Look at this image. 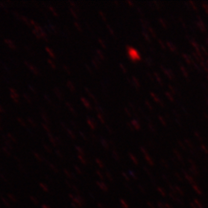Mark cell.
Instances as JSON below:
<instances>
[{
	"label": "cell",
	"mask_w": 208,
	"mask_h": 208,
	"mask_svg": "<svg viewBox=\"0 0 208 208\" xmlns=\"http://www.w3.org/2000/svg\"><path fill=\"white\" fill-rule=\"evenodd\" d=\"M2 66H3V67H4V69H5V70H6L7 72H9V74H11V72H10V70H9V69H8L7 67H6V66H5V64H2Z\"/></svg>",
	"instance_id": "obj_50"
},
{
	"label": "cell",
	"mask_w": 208,
	"mask_h": 208,
	"mask_svg": "<svg viewBox=\"0 0 208 208\" xmlns=\"http://www.w3.org/2000/svg\"><path fill=\"white\" fill-rule=\"evenodd\" d=\"M99 16H100V17L102 18V20H104V21H106V16H105L104 13L102 12V11H99Z\"/></svg>",
	"instance_id": "obj_43"
},
{
	"label": "cell",
	"mask_w": 208,
	"mask_h": 208,
	"mask_svg": "<svg viewBox=\"0 0 208 208\" xmlns=\"http://www.w3.org/2000/svg\"><path fill=\"white\" fill-rule=\"evenodd\" d=\"M69 12H70V13H71L72 16H73V17L74 19H79L78 12H77L75 10V9H72V8L69 7Z\"/></svg>",
	"instance_id": "obj_20"
},
{
	"label": "cell",
	"mask_w": 208,
	"mask_h": 208,
	"mask_svg": "<svg viewBox=\"0 0 208 208\" xmlns=\"http://www.w3.org/2000/svg\"><path fill=\"white\" fill-rule=\"evenodd\" d=\"M60 124H61V126H62V127H63V128H64V130H66V129H67V128H68V126H66V124L65 123H63V122H61V123H60Z\"/></svg>",
	"instance_id": "obj_46"
},
{
	"label": "cell",
	"mask_w": 208,
	"mask_h": 208,
	"mask_svg": "<svg viewBox=\"0 0 208 208\" xmlns=\"http://www.w3.org/2000/svg\"><path fill=\"white\" fill-rule=\"evenodd\" d=\"M1 120H2V118H1V116H0V121H1Z\"/></svg>",
	"instance_id": "obj_57"
},
{
	"label": "cell",
	"mask_w": 208,
	"mask_h": 208,
	"mask_svg": "<svg viewBox=\"0 0 208 208\" xmlns=\"http://www.w3.org/2000/svg\"><path fill=\"white\" fill-rule=\"evenodd\" d=\"M43 147H44V149H45V150H46L47 153H51L52 152V148H50V146H49L48 145H46V144H44V145H43Z\"/></svg>",
	"instance_id": "obj_36"
},
{
	"label": "cell",
	"mask_w": 208,
	"mask_h": 208,
	"mask_svg": "<svg viewBox=\"0 0 208 208\" xmlns=\"http://www.w3.org/2000/svg\"><path fill=\"white\" fill-rule=\"evenodd\" d=\"M2 139H3V141H4L5 144L6 145V147H8L9 149H13L12 143H10V141L9 140V139L7 138L6 136H5V135L2 136Z\"/></svg>",
	"instance_id": "obj_15"
},
{
	"label": "cell",
	"mask_w": 208,
	"mask_h": 208,
	"mask_svg": "<svg viewBox=\"0 0 208 208\" xmlns=\"http://www.w3.org/2000/svg\"><path fill=\"white\" fill-rule=\"evenodd\" d=\"M2 150H3L7 155H9V156L11 154V152L9 150V149L8 147H6V146H3V147H2Z\"/></svg>",
	"instance_id": "obj_40"
},
{
	"label": "cell",
	"mask_w": 208,
	"mask_h": 208,
	"mask_svg": "<svg viewBox=\"0 0 208 208\" xmlns=\"http://www.w3.org/2000/svg\"><path fill=\"white\" fill-rule=\"evenodd\" d=\"M7 137V138L9 139V140L10 141V142H12V143H17V139L16 138L15 136H13L12 133H8L5 135Z\"/></svg>",
	"instance_id": "obj_16"
},
{
	"label": "cell",
	"mask_w": 208,
	"mask_h": 208,
	"mask_svg": "<svg viewBox=\"0 0 208 208\" xmlns=\"http://www.w3.org/2000/svg\"><path fill=\"white\" fill-rule=\"evenodd\" d=\"M13 12V15L16 16V18H17V19H20V16H21V15H19V14L17 12Z\"/></svg>",
	"instance_id": "obj_47"
},
{
	"label": "cell",
	"mask_w": 208,
	"mask_h": 208,
	"mask_svg": "<svg viewBox=\"0 0 208 208\" xmlns=\"http://www.w3.org/2000/svg\"><path fill=\"white\" fill-rule=\"evenodd\" d=\"M86 123L88 125V126L90 127V129L91 130H95L96 128V124L95 123V121L93 118L90 117V116H87L86 117Z\"/></svg>",
	"instance_id": "obj_5"
},
{
	"label": "cell",
	"mask_w": 208,
	"mask_h": 208,
	"mask_svg": "<svg viewBox=\"0 0 208 208\" xmlns=\"http://www.w3.org/2000/svg\"><path fill=\"white\" fill-rule=\"evenodd\" d=\"M33 155H34V157L36 158V159L38 160H39V161H43V157L41 156V155L39 153H38L36 152H33Z\"/></svg>",
	"instance_id": "obj_33"
},
{
	"label": "cell",
	"mask_w": 208,
	"mask_h": 208,
	"mask_svg": "<svg viewBox=\"0 0 208 208\" xmlns=\"http://www.w3.org/2000/svg\"><path fill=\"white\" fill-rule=\"evenodd\" d=\"M0 113H5V109L3 107H2V105H0Z\"/></svg>",
	"instance_id": "obj_52"
},
{
	"label": "cell",
	"mask_w": 208,
	"mask_h": 208,
	"mask_svg": "<svg viewBox=\"0 0 208 208\" xmlns=\"http://www.w3.org/2000/svg\"><path fill=\"white\" fill-rule=\"evenodd\" d=\"M48 9L51 12V13L52 14V15L55 16V17H58V16H59V15H58V13L56 12V10L54 9L53 6H52V5H48Z\"/></svg>",
	"instance_id": "obj_22"
},
{
	"label": "cell",
	"mask_w": 208,
	"mask_h": 208,
	"mask_svg": "<svg viewBox=\"0 0 208 208\" xmlns=\"http://www.w3.org/2000/svg\"><path fill=\"white\" fill-rule=\"evenodd\" d=\"M28 88H29V90L31 91L32 93H34V94H36L37 93V90H35V88L34 86H31V85H28Z\"/></svg>",
	"instance_id": "obj_38"
},
{
	"label": "cell",
	"mask_w": 208,
	"mask_h": 208,
	"mask_svg": "<svg viewBox=\"0 0 208 208\" xmlns=\"http://www.w3.org/2000/svg\"><path fill=\"white\" fill-rule=\"evenodd\" d=\"M45 50L47 52V54L49 55V56L51 58V59H56V55H55L54 51L49 46H46L45 47Z\"/></svg>",
	"instance_id": "obj_10"
},
{
	"label": "cell",
	"mask_w": 208,
	"mask_h": 208,
	"mask_svg": "<svg viewBox=\"0 0 208 208\" xmlns=\"http://www.w3.org/2000/svg\"><path fill=\"white\" fill-rule=\"evenodd\" d=\"M40 116L43 120L44 123L48 124V125L50 124V120H49L48 115H47V113L45 112V110H44L43 109H42V108H41V111H40Z\"/></svg>",
	"instance_id": "obj_7"
},
{
	"label": "cell",
	"mask_w": 208,
	"mask_h": 208,
	"mask_svg": "<svg viewBox=\"0 0 208 208\" xmlns=\"http://www.w3.org/2000/svg\"><path fill=\"white\" fill-rule=\"evenodd\" d=\"M9 96L11 97V99H12V101L16 104L19 103V102H20V95H19V93H18V91L15 90L14 88L9 87Z\"/></svg>",
	"instance_id": "obj_2"
},
{
	"label": "cell",
	"mask_w": 208,
	"mask_h": 208,
	"mask_svg": "<svg viewBox=\"0 0 208 208\" xmlns=\"http://www.w3.org/2000/svg\"><path fill=\"white\" fill-rule=\"evenodd\" d=\"M69 6H70V8H72V9H75L77 12H79L78 5H76V2H73V1H69Z\"/></svg>",
	"instance_id": "obj_19"
},
{
	"label": "cell",
	"mask_w": 208,
	"mask_h": 208,
	"mask_svg": "<svg viewBox=\"0 0 208 208\" xmlns=\"http://www.w3.org/2000/svg\"><path fill=\"white\" fill-rule=\"evenodd\" d=\"M23 98H24L25 100L26 101V102H28V103H29V105H31V104L32 103V100L31 97L29 96V95H28L27 93H24L23 94Z\"/></svg>",
	"instance_id": "obj_17"
},
{
	"label": "cell",
	"mask_w": 208,
	"mask_h": 208,
	"mask_svg": "<svg viewBox=\"0 0 208 208\" xmlns=\"http://www.w3.org/2000/svg\"><path fill=\"white\" fill-rule=\"evenodd\" d=\"M120 67H121V69H122V70H123V71L124 72V73H126V69L124 68V66H123V65H122V64H120Z\"/></svg>",
	"instance_id": "obj_54"
},
{
	"label": "cell",
	"mask_w": 208,
	"mask_h": 208,
	"mask_svg": "<svg viewBox=\"0 0 208 208\" xmlns=\"http://www.w3.org/2000/svg\"><path fill=\"white\" fill-rule=\"evenodd\" d=\"M53 92L55 93V95L56 96V97L59 99V100H63V99H64V95H63L62 91H61L58 87H55L53 89Z\"/></svg>",
	"instance_id": "obj_8"
},
{
	"label": "cell",
	"mask_w": 208,
	"mask_h": 208,
	"mask_svg": "<svg viewBox=\"0 0 208 208\" xmlns=\"http://www.w3.org/2000/svg\"><path fill=\"white\" fill-rule=\"evenodd\" d=\"M80 101H81V102L82 103L83 106H85L86 109H87L89 110H91L93 109L92 105H91V103H90V102H89V100H88L86 98H85V97H83V96L80 97Z\"/></svg>",
	"instance_id": "obj_6"
},
{
	"label": "cell",
	"mask_w": 208,
	"mask_h": 208,
	"mask_svg": "<svg viewBox=\"0 0 208 208\" xmlns=\"http://www.w3.org/2000/svg\"><path fill=\"white\" fill-rule=\"evenodd\" d=\"M75 148H76V150L77 153H78V154L84 155V150H83L82 147H80V146H75Z\"/></svg>",
	"instance_id": "obj_30"
},
{
	"label": "cell",
	"mask_w": 208,
	"mask_h": 208,
	"mask_svg": "<svg viewBox=\"0 0 208 208\" xmlns=\"http://www.w3.org/2000/svg\"><path fill=\"white\" fill-rule=\"evenodd\" d=\"M74 26H75V28H76V29H77V31H79V32H82V26H81V25H80L78 22H75L74 23Z\"/></svg>",
	"instance_id": "obj_29"
},
{
	"label": "cell",
	"mask_w": 208,
	"mask_h": 208,
	"mask_svg": "<svg viewBox=\"0 0 208 208\" xmlns=\"http://www.w3.org/2000/svg\"><path fill=\"white\" fill-rule=\"evenodd\" d=\"M55 153H56V155L57 156H59L60 158H63V155H62V153H61L59 149H55Z\"/></svg>",
	"instance_id": "obj_45"
},
{
	"label": "cell",
	"mask_w": 208,
	"mask_h": 208,
	"mask_svg": "<svg viewBox=\"0 0 208 208\" xmlns=\"http://www.w3.org/2000/svg\"><path fill=\"white\" fill-rule=\"evenodd\" d=\"M65 105H66V106L68 108V110H69V111H70V113H71L73 116H78V114H77V112L76 111V110H75V108L73 106V105H72V104L70 103V102H65Z\"/></svg>",
	"instance_id": "obj_11"
},
{
	"label": "cell",
	"mask_w": 208,
	"mask_h": 208,
	"mask_svg": "<svg viewBox=\"0 0 208 208\" xmlns=\"http://www.w3.org/2000/svg\"><path fill=\"white\" fill-rule=\"evenodd\" d=\"M24 64L26 66V67L29 69V70L31 72V73H32L34 75H35V76H39V75H40L39 69L36 66H35L34 65L29 63L28 61H24Z\"/></svg>",
	"instance_id": "obj_3"
},
{
	"label": "cell",
	"mask_w": 208,
	"mask_h": 208,
	"mask_svg": "<svg viewBox=\"0 0 208 208\" xmlns=\"http://www.w3.org/2000/svg\"><path fill=\"white\" fill-rule=\"evenodd\" d=\"M85 67H86V70H87V71H88V72H89V73H90L91 75H92V74H93V70H92V69H90V66H88L87 64H86V65H85Z\"/></svg>",
	"instance_id": "obj_44"
},
{
	"label": "cell",
	"mask_w": 208,
	"mask_h": 208,
	"mask_svg": "<svg viewBox=\"0 0 208 208\" xmlns=\"http://www.w3.org/2000/svg\"><path fill=\"white\" fill-rule=\"evenodd\" d=\"M98 42H99V45H100L101 46H102V48H103V49H106V43H105V42L102 39H98Z\"/></svg>",
	"instance_id": "obj_35"
},
{
	"label": "cell",
	"mask_w": 208,
	"mask_h": 208,
	"mask_svg": "<svg viewBox=\"0 0 208 208\" xmlns=\"http://www.w3.org/2000/svg\"><path fill=\"white\" fill-rule=\"evenodd\" d=\"M66 86H67L68 90L70 91L72 93H75V92L76 91V86H75L74 83L71 81V80H67L66 82Z\"/></svg>",
	"instance_id": "obj_9"
},
{
	"label": "cell",
	"mask_w": 208,
	"mask_h": 208,
	"mask_svg": "<svg viewBox=\"0 0 208 208\" xmlns=\"http://www.w3.org/2000/svg\"><path fill=\"white\" fill-rule=\"evenodd\" d=\"M0 7L2 8V9L5 11V12H8V11H9V9H8V6H7V5H5L3 2H0Z\"/></svg>",
	"instance_id": "obj_41"
},
{
	"label": "cell",
	"mask_w": 208,
	"mask_h": 208,
	"mask_svg": "<svg viewBox=\"0 0 208 208\" xmlns=\"http://www.w3.org/2000/svg\"><path fill=\"white\" fill-rule=\"evenodd\" d=\"M27 121H28V123H29L31 126H32L33 127H35L36 126V124H35V120H33V119H32L31 117H27Z\"/></svg>",
	"instance_id": "obj_27"
},
{
	"label": "cell",
	"mask_w": 208,
	"mask_h": 208,
	"mask_svg": "<svg viewBox=\"0 0 208 208\" xmlns=\"http://www.w3.org/2000/svg\"><path fill=\"white\" fill-rule=\"evenodd\" d=\"M43 97H44V99L47 102V103L49 104V105H52V99H50V97H49L47 94H44L43 95Z\"/></svg>",
	"instance_id": "obj_28"
},
{
	"label": "cell",
	"mask_w": 208,
	"mask_h": 208,
	"mask_svg": "<svg viewBox=\"0 0 208 208\" xmlns=\"http://www.w3.org/2000/svg\"><path fill=\"white\" fill-rule=\"evenodd\" d=\"M97 118H98V120L100 121V123L104 124L105 123V119L103 118V116H102V113H97Z\"/></svg>",
	"instance_id": "obj_31"
},
{
	"label": "cell",
	"mask_w": 208,
	"mask_h": 208,
	"mask_svg": "<svg viewBox=\"0 0 208 208\" xmlns=\"http://www.w3.org/2000/svg\"><path fill=\"white\" fill-rule=\"evenodd\" d=\"M90 137H91V139H92V140H93V141H96V140H97L96 136V135H94V134H93V133L90 135Z\"/></svg>",
	"instance_id": "obj_48"
},
{
	"label": "cell",
	"mask_w": 208,
	"mask_h": 208,
	"mask_svg": "<svg viewBox=\"0 0 208 208\" xmlns=\"http://www.w3.org/2000/svg\"><path fill=\"white\" fill-rule=\"evenodd\" d=\"M20 19L23 22V23H24L25 24H26L28 26H31V25H30V19H28V18L26 17V16H22V15H21V16H20Z\"/></svg>",
	"instance_id": "obj_18"
},
{
	"label": "cell",
	"mask_w": 208,
	"mask_h": 208,
	"mask_svg": "<svg viewBox=\"0 0 208 208\" xmlns=\"http://www.w3.org/2000/svg\"><path fill=\"white\" fill-rule=\"evenodd\" d=\"M66 133H67L69 137H70L71 140H76V134L74 133V132L73 131V130L67 128L66 130Z\"/></svg>",
	"instance_id": "obj_14"
},
{
	"label": "cell",
	"mask_w": 208,
	"mask_h": 208,
	"mask_svg": "<svg viewBox=\"0 0 208 208\" xmlns=\"http://www.w3.org/2000/svg\"><path fill=\"white\" fill-rule=\"evenodd\" d=\"M63 70H64L68 75H71L72 72H71L70 69H69V66H67L66 65H63Z\"/></svg>",
	"instance_id": "obj_32"
},
{
	"label": "cell",
	"mask_w": 208,
	"mask_h": 208,
	"mask_svg": "<svg viewBox=\"0 0 208 208\" xmlns=\"http://www.w3.org/2000/svg\"><path fill=\"white\" fill-rule=\"evenodd\" d=\"M47 136H48L49 142H50L54 146H56L58 145V143H57L56 138H55V137H54V136L52 134V133H47Z\"/></svg>",
	"instance_id": "obj_12"
},
{
	"label": "cell",
	"mask_w": 208,
	"mask_h": 208,
	"mask_svg": "<svg viewBox=\"0 0 208 208\" xmlns=\"http://www.w3.org/2000/svg\"><path fill=\"white\" fill-rule=\"evenodd\" d=\"M2 130H3V128H2V126H1V125H0V131H2Z\"/></svg>",
	"instance_id": "obj_56"
},
{
	"label": "cell",
	"mask_w": 208,
	"mask_h": 208,
	"mask_svg": "<svg viewBox=\"0 0 208 208\" xmlns=\"http://www.w3.org/2000/svg\"><path fill=\"white\" fill-rule=\"evenodd\" d=\"M106 128H107V130H108V131H109V132L110 133H112V130H111V129H110V127L109 126H107V125H106Z\"/></svg>",
	"instance_id": "obj_55"
},
{
	"label": "cell",
	"mask_w": 208,
	"mask_h": 208,
	"mask_svg": "<svg viewBox=\"0 0 208 208\" xmlns=\"http://www.w3.org/2000/svg\"><path fill=\"white\" fill-rule=\"evenodd\" d=\"M47 63H48V64L51 66V68L52 69H56V65H55V63L52 61V59H47Z\"/></svg>",
	"instance_id": "obj_25"
},
{
	"label": "cell",
	"mask_w": 208,
	"mask_h": 208,
	"mask_svg": "<svg viewBox=\"0 0 208 208\" xmlns=\"http://www.w3.org/2000/svg\"><path fill=\"white\" fill-rule=\"evenodd\" d=\"M70 123H71L70 124H71L72 126H73L74 127V128H76V129L78 128V126H77V124H76V123H75V122H73V121H71Z\"/></svg>",
	"instance_id": "obj_49"
},
{
	"label": "cell",
	"mask_w": 208,
	"mask_h": 208,
	"mask_svg": "<svg viewBox=\"0 0 208 208\" xmlns=\"http://www.w3.org/2000/svg\"><path fill=\"white\" fill-rule=\"evenodd\" d=\"M4 43L10 49H12V50H16V49H17V46H16V43H14L12 40H11L10 39H8V38L4 39Z\"/></svg>",
	"instance_id": "obj_4"
},
{
	"label": "cell",
	"mask_w": 208,
	"mask_h": 208,
	"mask_svg": "<svg viewBox=\"0 0 208 208\" xmlns=\"http://www.w3.org/2000/svg\"><path fill=\"white\" fill-rule=\"evenodd\" d=\"M96 55H98V57H99L101 60H103V59H105L104 55H103V53H102V52L101 50H99V49H96Z\"/></svg>",
	"instance_id": "obj_26"
},
{
	"label": "cell",
	"mask_w": 208,
	"mask_h": 208,
	"mask_svg": "<svg viewBox=\"0 0 208 208\" xmlns=\"http://www.w3.org/2000/svg\"><path fill=\"white\" fill-rule=\"evenodd\" d=\"M49 28H50L51 31L52 32H54V33H55V34H56V33H57V29H56V27H55V26H53V25H52V23H49Z\"/></svg>",
	"instance_id": "obj_37"
},
{
	"label": "cell",
	"mask_w": 208,
	"mask_h": 208,
	"mask_svg": "<svg viewBox=\"0 0 208 208\" xmlns=\"http://www.w3.org/2000/svg\"><path fill=\"white\" fill-rule=\"evenodd\" d=\"M79 133L80 137H81V138L83 140H85V141H87V140H88V138H87V137H86V134H85L83 132L79 131Z\"/></svg>",
	"instance_id": "obj_39"
},
{
	"label": "cell",
	"mask_w": 208,
	"mask_h": 208,
	"mask_svg": "<svg viewBox=\"0 0 208 208\" xmlns=\"http://www.w3.org/2000/svg\"><path fill=\"white\" fill-rule=\"evenodd\" d=\"M100 142H101V143H102V145L104 146L105 148H108V143H107V141L105 140L104 138H100Z\"/></svg>",
	"instance_id": "obj_34"
},
{
	"label": "cell",
	"mask_w": 208,
	"mask_h": 208,
	"mask_svg": "<svg viewBox=\"0 0 208 208\" xmlns=\"http://www.w3.org/2000/svg\"><path fill=\"white\" fill-rule=\"evenodd\" d=\"M41 125H42V127H43V128L44 129V130H45V131L46 132V133H51V130H50V128H49V126L48 124H46L45 123H43Z\"/></svg>",
	"instance_id": "obj_23"
},
{
	"label": "cell",
	"mask_w": 208,
	"mask_h": 208,
	"mask_svg": "<svg viewBox=\"0 0 208 208\" xmlns=\"http://www.w3.org/2000/svg\"><path fill=\"white\" fill-rule=\"evenodd\" d=\"M133 124H134L135 126H136V128H137V129H140V126H139V124H137V123H136L134 120L133 121Z\"/></svg>",
	"instance_id": "obj_53"
},
{
	"label": "cell",
	"mask_w": 208,
	"mask_h": 208,
	"mask_svg": "<svg viewBox=\"0 0 208 208\" xmlns=\"http://www.w3.org/2000/svg\"><path fill=\"white\" fill-rule=\"evenodd\" d=\"M107 28H108V29L110 30V32L113 35V30H112V29H111V27L109 26V25H107Z\"/></svg>",
	"instance_id": "obj_51"
},
{
	"label": "cell",
	"mask_w": 208,
	"mask_h": 208,
	"mask_svg": "<svg viewBox=\"0 0 208 208\" xmlns=\"http://www.w3.org/2000/svg\"><path fill=\"white\" fill-rule=\"evenodd\" d=\"M126 49H127V54H128V56L130 59L134 61V62L140 60L141 59L140 54L137 49H134L133 47H130V46H127Z\"/></svg>",
	"instance_id": "obj_1"
},
{
	"label": "cell",
	"mask_w": 208,
	"mask_h": 208,
	"mask_svg": "<svg viewBox=\"0 0 208 208\" xmlns=\"http://www.w3.org/2000/svg\"><path fill=\"white\" fill-rule=\"evenodd\" d=\"M78 158H79V160H80V162H82V163H86V160H85V158L83 157V155L78 154Z\"/></svg>",
	"instance_id": "obj_42"
},
{
	"label": "cell",
	"mask_w": 208,
	"mask_h": 208,
	"mask_svg": "<svg viewBox=\"0 0 208 208\" xmlns=\"http://www.w3.org/2000/svg\"><path fill=\"white\" fill-rule=\"evenodd\" d=\"M17 121H18V123L20 124L22 126L25 127V128H27V123H26V122L25 121L22 117H17Z\"/></svg>",
	"instance_id": "obj_21"
},
{
	"label": "cell",
	"mask_w": 208,
	"mask_h": 208,
	"mask_svg": "<svg viewBox=\"0 0 208 208\" xmlns=\"http://www.w3.org/2000/svg\"><path fill=\"white\" fill-rule=\"evenodd\" d=\"M92 64H93V66L96 69H99V64H100V62H99V60L95 58V59H92Z\"/></svg>",
	"instance_id": "obj_24"
},
{
	"label": "cell",
	"mask_w": 208,
	"mask_h": 208,
	"mask_svg": "<svg viewBox=\"0 0 208 208\" xmlns=\"http://www.w3.org/2000/svg\"><path fill=\"white\" fill-rule=\"evenodd\" d=\"M84 90H85V92H86V93L87 95L89 96V97H90V99H92L93 101H95L96 103H97V100H96V96H94L93 94V93L91 92V91L90 90V89H88L87 87H85V88H84Z\"/></svg>",
	"instance_id": "obj_13"
}]
</instances>
